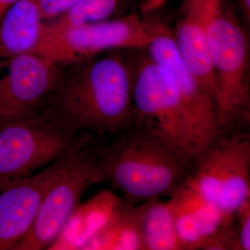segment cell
I'll list each match as a JSON object with an SVG mask.
<instances>
[{"label":"cell","instance_id":"cell-2","mask_svg":"<svg viewBox=\"0 0 250 250\" xmlns=\"http://www.w3.org/2000/svg\"><path fill=\"white\" fill-rule=\"evenodd\" d=\"M192 162L150 129L132 123L110 136L97 166V184H107L131 206L169 197L187 181Z\"/></svg>","mask_w":250,"mask_h":250},{"label":"cell","instance_id":"cell-8","mask_svg":"<svg viewBox=\"0 0 250 250\" xmlns=\"http://www.w3.org/2000/svg\"><path fill=\"white\" fill-rule=\"evenodd\" d=\"M153 37L151 21L139 14L58 31L42 27L34 53L56 63L82 62L111 49H146Z\"/></svg>","mask_w":250,"mask_h":250},{"label":"cell","instance_id":"cell-20","mask_svg":"<svg viewBox=\"0 0 250 250\" xmlns=\"http://www.w3.org/2000/svg\"><path fill=\"white\" fill-rule=\"evenodd\" d=\"M246 25L250 24V0H238Z\"/></svg>","mask_w":250,"mask_h":250},{"label":"cell","instance_id":"cell-12","mask_svg":"<svg viewBox=\"0 0 250 250\" xmlns=\"http://www.w3.org/2000/svg\"><path fill=\"white\" fill-rule=\"evenodd\" d=\"M222 0H184L177 27L172 31L179 54L202 88L214 101V80L208 32Z\"/></svg>","mask_w":250,"mask_h":250},{"label":"cell","instance_id":"cell-10","mask_svg":"<svg viewBox=\"0 0 250 250\" xmlns=\"http://www.w3.org/2000/svg\"><path fill=\"white\" fill-rule=\"evenodd\" d=\"M58 65L35 53L10 61L0 70V120L34 113L62 78Z\"/></svg>","mask_w":250,"mask_h":250},{"label":"cell","instance_id":"cell-16","mask_svg":"<svg viewBox=\"0 0 250 250\" xmlns=\"http://www.w3.org/2000/svg\"><path fill=\"white\" fill-rule=\"evenodd\" d=\"M137 208L143 250H183L167 200L154 199Z\"/></svg>","mask_w":250,"mask_h":250},{"label":"cell","instance_id":"cell-19","mask_svg":"<svg viewBox=\"0 0 250 250\" xmlns=\"http://www.w3.org/2000/svg\"><path fill=\"white\" fill-rule=\"evenodd\" d=\"M82 0H34L42 20L58 17Z\"/></svg>","mask_w":250,"mask_h":250},{"label":"cell","instance_id":"cell-6","mask_svg":"<svg viewBox=\"0 0 250 250\" xmlns=\"http://www.w3.org/2000/svg\"><path fill=\"white\" fill-rule=\"evenodd\" d=\"M184 185L225 214L250 200V133L220 132L192 162Z\"/></svg>","mask_w":250,"mask_h":250},{"label":"cell","instance_id":"cell-7","mask_svg":"<svg viewBox=\"0 0 250 250\" xmlns=\"http://www.w3.org/2000/svg\"><path fill=\"white\" fill-rule=\"evenodd\" d=\"M77 135L57 129L33 113L0 120V192L53 162Z\"/></svg>","mask_w":250,"mask_h":250},{"label":"cell","instance_id":"cell-15","mask_svg":"<svg viewBox=\"0 0 250 250\" xmlns=\"http://www.w3.org/2000/svg\"><path fill=\"white\" fill-rule=\"evenodd\" d=\"M83 248L91 250H143L137 205L123 200L103 226L87 236Z\"/></svg>","mask_w":250,"mask_h":250},{"label":"cell","instance_id":"cell-11","mask_svg":"<svg viewBox=\"0 0 250 250\" xmlns=\"http://www.w3.org/2000/svg\"><path fill=\"white\" fill-rule=\"evenodd\" d=\"M70 147L29 179L0 192V250H14L30 231L46 194L68 160Z\"/></svg>","mask_w":250,"mask_h":250},{"label":"cell","instance_id":"cell-21","mask_svg":"<svg viewBox=\"0 0 250 250\" xmlns=\"http://www.w3.org/2000/svg\"><path fill=\"white\" fill-rule=\"evenodd\" d=\"M19 0H0V19L5 13Z\"/></svg>","mask_w":250,"mask_h":250},{"label":"cell","instance_id":"cell-14","mask_svg":"<svg viewBox=\"0 0 250 250\" xmlns=\"http://www.w3.org/2000/svg\"><path fill=\"white\" fill-rule=\"evenodd\" d=\"M43 20L34 0H19L0 19V70L13 59L34 53Z\"/></svg>","mask_w":250,"mask_h":250},{"label":"cell","instance_id":"cell-5","mask_svg":"<svg viewBox=\"0 0 250 250\" xmlns=\"http://www.w3.org/2000/svg\"><path fill=\"white\" fill-rule=\"evenodd\" d=\"M109 136L77 134L66 164L46 194L30 231L14 250H41L59 238L87 189L97 184L99 158Z\"/></svg>","mask_w":250,"mask_h":250},{"label":"cell","instance_id":"cell-17","mask_svg":"<svg viewBox=\"0 0 250 250\" xmlns=\"http://www.w3.org/2000/svg\"><path fill=\"white\" fill-rule=\"evenodd\" d=\"M120 0H82L49 24H43L48 31L65 30L107 21L114 14Z\"/></svg>","mask_w":250,"mask_h":250},{"label":"cell","instance_id":"cell-1","mask_svg":"<svg viewBox=\"0 0 250 250\" xmlns=\"http://www.w3.org/2000/svg\"><path fill=\"white\" fill-rule=\"evenodd\" d=\"M34 114L70 134L121 132L134 116L129 55L108 54L62 77Z\"/></svg>","mask_w":250,"mask_h":250},{"label":"cell","instance_id":"cell-9","mask_svg":"<svg viewBox=\"0 0 250 250\" xmlns=\"http://www.w3.org/2000/svg\"><path fill=\"white\" fill-rule=\"evenodd\" d=\"M151 21L153 37L146 52L172 77L192 126L206 149L220 132L214 101L186 65L172 31L160 21Z\"/></svg>","mask_w":250,"mask_h":250},{"label":"cell","instance_id":"cell-18","mask_svg":"<svg viewBox=\"0 0 250 250\" xmlns=\"http://www.w3.org/2000/svg\"><path fill=\"white\" fill-rule=\"evenodd\" d=\"M235 224L241 250H250V200L236 210Z\"/></svg>","mask_w":250,"mask_h":250},{"label":"cell","instance_id":"cell-4","mask_svg":"<svg viewBox=\"0 0 250 250\" xmlns=\"http://www.w3.org/2000/svg\"><path fill=\"white\" fill-rule=\"evenodd\" d=\"M129 55L132 77V123L143 125L193 161L205 150L170 74L146 49Z\"/></svg>","mask_w":250,"mask_h":250},{"label":"cell","instance_id":"cell-13","mask_svg":"<svg viewBox=\"0 0 250 250\" xmlns=\"http://www.w3.org/2000/svg\"><path fill=\"white\" fill-rule=\"evenodd\" d=\"M167 201L183 250H202L208 238L235 217L225 214L186 185L177 189Z\"/></svg>","mask_w":250,"mask_h":250},{"label":"cell","instance_id":"cell-3","mask_svg":"<svg viewBox=\"0 0 250 250\" xmlns=\"http://www.w3.org/2000/svg\"><path fill=\"white\" fill-rule=\"evenodd\" d=\"M208 47L221 133L250 130V45L246 31L222 0L210 23Z\"/></svg>","mask_w":250,"mask_h":250}]
</instances>
